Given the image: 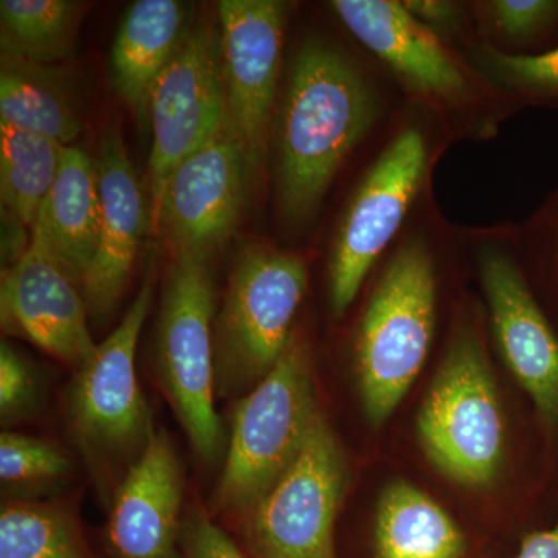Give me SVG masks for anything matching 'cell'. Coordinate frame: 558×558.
<instances>
[{
  "label": "cell",
  "instance_id": "obj_29",
  "mask_svg": "<svg viewBox=\"0 0 558 558\" xmlns=\"http://www.w3.org/2000/svg\"><path fill=\"white\" fill-rule=\"evenodd\" d=\"M183 558H247L204 510H190L180 534Z\"/></svg>",
  "mask_w": 558,
  "mask_h": 558
},
{
  "label": "cell",
  "instance_id": "obj_16",
  "mask_svg": "<svg viewBox=\"0 0 558 558\" xmlns=\"http://www.w3.org/2000/svg\"><path fill=\"white\" fill-rule=\"evenodd\" d=\"M95 163L100 189V233L84 277L83 295L89 317L97 325H105L130 286L140 248L150 230V204L120 131L102 132Z\"/></svg>",
  "mask_w": 558,
  "mask_h": 558
},
{
  "label": "cell",
  "instance_id": "obj_13",
  "mask_svg": "<svg viewBox=\"0 0 558 558\" xmlns=\"http://www.w3.org/2000/svg\"><path fill=\"white\" fill-rule=\"evenodd\" d=\"M330 9L418 100L442 113L475 100L473 70L450 44L411 16L396 0H333Z\"/></svg>",
  "mask_w": 558,
  "mask_h": 558
},
{
  "label": "cell",
  "instance_id": "obj_26",
  "mask_svg": "<svg viewBox=\"0 0 558 558\" xmlns=\"http://www.w3.org/2000/svg\"><path fill=\"white\" fill-rule=\"evenodd\" d=\"M470 60L517 105L558 109V47L535 57H512L478 43Z\"/></svg>",
  "mask_w": 558,
  "mask_h": 558
},
{
  "label": "cell",
  "instance_id": "obj_18",
  "mask_svg": "<svg viewBox=\"0 0 558 558\" xmlns=\"http://www.w3.org/2000/svg\"><path fill=\"white\" fill-rule=\"evenodd\" d=\"M100 189L95 159L65 146L60 174L32 227L31 242L46 250L83 289L100 233Z\"/></svg>",
  "mask_w": 558,
  "mask_h": 558
},
{
  "label": "cell",
  "instance_id": "obj_9",
  "mask_svg": "<svg viewBox=\"0 0 558 558\" xmlns=\"http://www.w3.org/2000/svg\"><path fill=\"white\" fill-rule=\"evenodd\" d=\"M429 146L416 126L403 128L379 154L349 199L333 236L329 301L344 314L366 275L396 240L427 178Z\"/></svg>",
  "mask_w": 558,
  "mask_h": 558
},
{
  "label": "cell",
  "instance_id": "obj_27",
  "mask_svg": "<svg viewBox=\"0 0 558 558\" xmlns=\"http://www.w3.org/2000/svg\"><path fill=\"white\" fill-rule=\"evenodd\" d=\"M70 470V461L58 447L20 433L0 436V478L3 483L24 484L60 478Z\"/></svg>",
  "mask_w": 558,
  "mask_h": 558
},
{
  "label": "cell",
  "instance_id": "obj_25",
  "mask_svg": "<svg viewBox=\"0 0 558 558\" xmlns=\"http://www.w3.org/2000/svg\"><path fill=\"white\" fill-rule=\"evenodd\" d=\"M0 558H90L68 510L17 502L0 512Z\"/></svg>",
  "mask_w": 558,
  "mask_h": 558
},
{
  "label": "cell",
  "instance_id": "obj_10",
  "mask_svg": "<svg viewBox=\"0 0 558 558\" xmlns=\"http://www.w3.org/2000/svg\"><path fill=\"white\" fill-rule=\"evenodd\" d=\"M150 227L171 172L227 124L226 81L219 25L202 21L150 92Z\"/></svg>",
  "mask_w": 558,
  "mask_h": 558
},
{
  "label": "cell",
  "instance_id": "obj_28",
  "mask_svg": "<svg viewBox=\"0 0 558 558\" xmlns=\"http://www.w3.org/2000/svg\"><path fill=\"white\" fill-rule=\"evenodd\" d=\"M36 377L27 360L16 349L0 347V416L17 421L35 405Z\"/></svg>",
  "mask_w": 558,
  "mask_h": 558
},
{
  "label": "cell",
  "instance_id": "obj_32",
  "mask_svg": "<svg viewBox=\"0 0 558 558\" xmlns=\"http://www.w3.org/2000/svg\"><path fill=\"white\" fill-rule=\"evenodd\" d=\"M515 558H558V523L526 535Z\"/></svg>",
  "mask_w": 558,
  "mask_h": 558
},
{
  "label": "cell",
  "instance_id": "obj_15",
  "mask_svg": "<svg viewBox=\"0 0 558 558\" xmlns=\"http://www.w3.org/2000/svg\"><path fill=\"white\" fill-rule=\"evenodd\" d=\"M0 310L3 329L31 340L73 373L97 351L80 282L32 242L3 275Z\"/></svg>",
  "mask_w": 558,
  "mask_h": 558
},
{
  "label": "cell",
  "instance_id": "obj_22",
  "mask_svg": "<svg viewBox=\"0 0 558 558\" xmlns=\"http://www.w3.org/2000/svg\"><path fill=\"white\" fill-rule=\"evenodd\" d=\"M81 3L72 0H2L0 49L7 57L53 65L75 50Z\"/></svg>",
  "mask_w": 558,
  "mask_h": 558
},
{
  "label": "cell",
  "instance_id": "obj_14",
  "mask_svg": "<svg viewBox=\"0 0 558 558\" xmlns=\"http://www.w3.org/2000/svg\"><path fill=\"white\" fill-rule=\"evenodd\" d=\"M480 274L499 352L539 416L558 421V332L517 260L487 245Z\"/></svg>",
  "mask_w": 558,
  "mask_h": 558
},
{
  "label": "cell",
  "instance_id": "obj_11",
  "mask_svg": "<svg viewBox=\"0 0 558 558\" xmlns=\"http://www.w3.org/2000/svg\"><path fill=\"white\" fill-rule=\"evenodd\" d=\"M216 11L227 128L240 142L255 174L274 132L288 5L279 0H220Z\"/></svg>",
  "mask_w": 558,
  "mask_h": 558
},
{
  "label": "cell",
  "instance_id": "obj_8",
  "mask_svg": "<svg viewBox=\"0 0 558 558\" xmlns=\"http://www.w3.org/2000/svg\"><path fill=\"white\" fill-rule=\"evenodd\" d=\"M347 486L343 450L319 413L292 464L244 517L256 556L336 558L333 534Z\"/></svg>",
  "mask_w": 558,
  "mask_h": 558
},
{
  "label": "cell",
  "instance_id": "obj_19",
  "mask_svg": "<svg viewBox=\"0 0 558 558\" xmlns=\"http://www.w3.org/2000/svg\"><path fill=\"white\" fill-rule=\"evenodd\" d=\"M190 7L179 0L132 3L113 40L116 90L138 120H148L150 92L191 31Z\"/></svg>",
  "mask_w": 558,
  "mask_h": 558
},
{
  "label": "cell",
  "instance_id": "obj_23",
  "mask_svg": "<svg viewBox=\"0 0 558 558\" xmlns=\"http://www.w3.org/2000/svg\"><path fill=\"white\" fill-rule=\"evenodd\" d=\"M65 146L0 121V196L10 215L32 229L58 174Z\"/></svg>",
  "mask_w": 558,
  "mask_h": 558
},
{
  "label": "cell",
  "instance_id": "obj_5",
  "mask_svg": "<svg viewBox=\"0 0 558 558\" xmlns=\"http://www.w3.org/2000/svg\"><path fill=\"white\" fill-rule=\"evenodd\" d=\"M417 436L444 476L470 488L490 487L506 458V422L483 341L459 330L417 413Z\"/></svg>",
  "mask_w": 558,
  "mask_h": 558
},
{
  "label": "cell",
  "instance_id": "obj_4",
  "mask_svg": "<svg viewBox=\"0 0 558 558\" xmlns=\"http://www.w3.org/2000/svg\"><path fill=\"white\" fill-rule=\"evenodd\" d=\"M318 414L310 352L293 337L275 368L234 407L213 512L247 515L292 464Z\"/></svg>",
  "mask_w": 558,
  "mask_h": 558
},
{
  "label": "cell",
  "instance_id": "obj_1",
  "mask_svg": "<svg viewBox=\"0 0 558 558\" xmlns=\"http://www.w3.org/2000/svg\"><path fill=\"white\" fill-rule=\"evenodd\" d=\"M376 117V95L343 51L318 39L300 47L274 124L277 204L289 227L301 229L315 218Z\"/></svg>",
  "mask_w": 558,
  "mask_h": 558
},
{
  "label": "cell",
  "instance_id": "obj_3",
  "mask_svg": "<svg viewBox=\"0 0 558 558\" xmlns=\"http://www.w3.org/2000/svg\"><path fill=\"white\" fill-rule=\"evenodd\" d=\"M306 260L270 245L238 253L215 322L216 392L247 395L284 354L306 296Z\"/></svg>",
  "mask_w": 558,
  "mask_h": 558
},
{
  "label": "cell",
  "instance_id": "obj_30",
  "mask_svg": "<svg viewBox=\"0 0 558 558\" xmlns=\"http://www.w3.org/2000/svg\"><path fill=\"white\" fill-rule=\"evenodd\" d=\"M411 16L429 28L439 38L468 39L473 28L468 3L451 0H402Z\"/></svg>",
  "mask_w": 558,
  "mask_h": 558
},
{
  "label": "cell",
  "instance_id": "obj_24",
  "mask_svg": "<svg viewBox=\"0 0 558 558\" xmlns=\"http://www.w3.org/2000/svg\"><path fill=\"white\" fill-rule=\"evenodd\" d=\"M481 44L512 57L558 47V0H480L468 3Z\"/></svg>",
  "mask_w": 558,
  "mask_h": 558
},
{
  "label": "cell",
  "instance_id": "obj_31",
  "mask_svg": "<svg viewBox=\"0 0 558 558\" xmlns=\"http://www.w3.org/2000/svg\"><path fill=\"white\" fill-rule=\"evenodd\" d=\"M520 244L539 266L558 271V190L527 220Z\"/></svg>",
  "mask_w": 558,
  "mask_h": 558
},
{
  "label": "cell",
  "instance_id": "obj_20",
  "mask_svg": "<svg viewBox=\"0 0 558 558\" xmlns=\"http://www.w3.org/2000/svg\"><path fill=\"white\" fill-rule=\"evenodd\" d=\"M376 558H464L461 527L424 490L392 481L381 492L376 513Z\"/></svg>",
  "mask_w": 558,
  "mask_h": 558
},
{
  "label": "cell",
  "instance_id": "obj_7",
  "mask_svg": "<svg viewBox=\"0 0 558 558\" xmlns=\"http://www.w3.org/2000/svg\"><path fill=\"white\" fill-rule=\"evenodd\" d=\"M146 281L120 325L98 344L68 389L70 428L95 469L126 473L156 435L137 377L140 332L153 304Z\"/></svg>",
  "mask_w": 558,
  "mask_h": 558
},
{
  "label": "cell",
  "instance_id": "obj_2",
  "mask_svg": "<svg viewBox=\"0 0 558 558\" xmlns=\"http://www.w3.org/2000/svg\"><path fill=\"white\" fill-rule=\"evenodd\" d=\"M438 278L427 241L411 238L389 259L355 339L363 410L374 427L395 413L432 348Z\"/></svg>",
  "mask_w": 558,
  "mask_h": 558
},
{
  "label": "cell",
  "instance_id": "obj_17",
  "mask_svg": "<svg viewBox=\"0 0 558 558\" xmlns=\"http://www.w3.org/2000/svg\"><path fill=\"white\" fill-rule=\"evenodd\" d=\"M183 472L170 436L157 432L124 473L110 508L112 558H180Z\"/></svg>",
  "mask_w": 558,
  "mask_h": 558
},
{
  "label": "cell",
  "instance_id": "obj_21",
  "mask_svg": "<svg viewBox=\"0 0 558 558\" xmlns=\"http://www.w3.org/2000/svg\"><path fill=\"white\" fill-rule=\"evenodd\" d=\"M0 121L62 146H73L84 130L78 105L60 70L7 54L0 60Z\"/></svg>",
  "mask_w": 558,
  "mask_h": 558
},
{
  "label": "cell",
  "instance_id": "obj_6",
  "mask_svg": "<svg viewBox=\"0 0 558 558\" xmlns=\"http://www.w3.org/2000/svg\"><path fill=\"white\" fill-rule=\"evenodd\" d=\"M216 293L209 256L174 255L157 323V371L191 446L204 462L223 447L215 407Z\"/></svg>",
  "mask_w": 558,
  "mask_h": 558
},
{
  "label": "cell",
  "instance_id": "obj_12",
  "mask_svg": "<svg viewBox=\"0 0 558 558\" xmlns=\"http://www.w3.org/2000/svg\"><path fill=\"white\" fill-rule=\"evenodd\" d=\"M252 175L244 149L226 124L171 172L150 230L174 255L211 256L240 223Z\"/></svg>",
  "mask_w": 558,
  "mask_h": 558
}]
</instances>
